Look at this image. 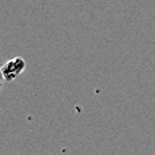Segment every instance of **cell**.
I'll return each instance as SVG.
<instances>
[{
  "label": "cell",
  "mask_w": 155,
  "mask_h": 155,
  "mask_svg": "<svg viewBox=\"0 0 155 155\" xmlns=\"http://www.w3.org/2000/svg\"><path fill=\"white\" fill-rule=\"evenodd\" d=\"M27 63L21 56H16L7 60L0 67V74L4 82H14L18 76H20L24 72Z\"/></svg>",
  "instance_id": "6da1fadb"
},
{
  "label": "cell",
  "mask_w": 155,
  "mask_h": 155,
  "mask_svg": "<svg viewBox=\"0 0 155 155\" xmlns=\"http://www.w3.org/2000/svg\"><path fill=\"white\" fill-rule=\"evenodd\" d=\"M3 83H4V80H3V78H2V74H0V87H3Z\"/></svg>",
  "instance_id": "7a4b0ae2"
},
{
  "label": "cell",
  "mask_w": 155,
  "mask_h": 155,
  "mask_svg": "<svg viewBox=\"0 0 155 155\" xmlns=\"http://www.w3.org/2000/svg\"><path fill=\"white\" fill-rule=\"evenodd\" d=\"M0 90H2V87H0Z\"/></svg>",
  "instance_id": "3957f363"
}]
</instances>
